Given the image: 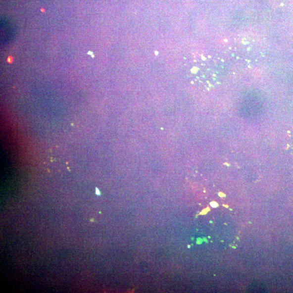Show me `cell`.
Here are the masks:
<instances>
[{
	"label": "cell",
	"mask_w": 293,
	"mask_h": 293,
	"mask_svg": "<svg viewBox=\"0 0 293 293\" xmlns=\"http://www.w3.org/2000/svg\"><path fill=\"white\" fill-rule=\"evenodd\" d=\"M262 49L254 39L249 37L236 39L229 47L230 58L234 63L244 67H251L260 61Z\"/></svg>",
	"instance_id": "1"
}]
</instances>
